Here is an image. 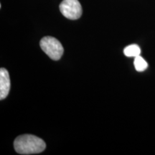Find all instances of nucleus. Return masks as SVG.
I'll return each mask as SVG.
<instances>
[{
    "label": "nucleus",
    "instance_id": "nucleus-3",
    "mask_svg": "<svg viewBox=\"0 0 155 155\" xmlns=\"http://www.w3.org/2000/svg\"><path fill=\"white\" fill-rule=\"evenodd\" d=\"M59 8L62 15L69 19L75 20L82 15V7L78 0H63Z\"/></svg>",
    "mask_w": 155,
    "mask_h": 155
},
{
    "label": "nucleus",
    "instance_id": "nucleus-2",
    "mask_svg": "<svg viewBox=\"0 0 155 155\" xmlns=\"http://www.w3.org/2000/svg\"><path fill=\"white\" fill-rule=\"evenodd\" d=\"M42 50L53 61H58L63 55L64 50L62 44L53 37L46 36L40 42Z\"/></svg>",
    "mask_w": 155,
    "mask_h": 155
},
{
    "label": "nucleus",
    "instance_id": "nucleus-1",
    "mask_svg": "<svg viewBox=\"0 0 155 155\" xmlns=\"http://www.w3.org/2000/svg\"><path fill=\"white\" fill-rule=\"evenodd\" d=\"M15 150L20 154H35L43 152L45 142L42 139L32 134H23L17 137L14 141Z\"/></svg>",
    "mask_w": 155,
    "mask_h": 155
},
{
    "label": "nucleus",
    "instance_id": "nucleus-5",
    "mask_svg": "<svg viewBox=\"0 0 155 155\" xmlns=\"http://www.w3.org/2000/svg\"><path fill=\"white\" fill-rule=\"evenodd\" d=\"M124 53L127 57H137L140 55L141 49L137 45H131L127 46V48L124 50Z\"/></svg>",
    "mask_w": 155,
    "mask_h": 155
},
{
    "label": "nucleus",
    "instance_id": "nucleus-4",
    "mask_svg": "<svg viewBox=\"0 0 155 155\" xmlns=\"http://www.w3.org/2000/svg\"><path fill=\"white\" fill-rule=\"evenodd\" d=\"M10 90V78L9 72L5 68L0 69V99L3 100L8 96Z\"/></svg>",
    "mask_w": 155,
    "mask_h": 155
},
{
    "label": "nucleus",
    "instance_id": "nucleus-6",
    "mask_svg": "<svg viewBox=\"0 0 155 155\" xmlns=\"http://www.w3.org/2000/svg\"><path fill=\"white\" fill-rule=\"evenodd\" d=\"M134 64L135 69L139 72H142L148 67V64H147L146 61L142 57H141L140 55L135 57Z\"/></svg>",
    "mask_w": 155,
    "mask_h": 155
}]
</instances>
